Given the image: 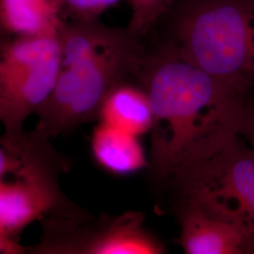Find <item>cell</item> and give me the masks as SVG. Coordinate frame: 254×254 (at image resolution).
Wrapping results in <instances>:
<instances>
[{
    "label": "cell",
    "instance_id": "cell-10",
    "mask_svg": "<svg viewBox=\"0 0 254 254\" xmlns=\"http://www.w3.org/2000/svg\"><path fill=\"white\" fill-rule=\"evenodd\" d=\"M62 16V0H0L1 29L9 36L58 34Z\"/></svg>",
    "mask_w": 254,
    "mask_h": 254
},
{
    "label": "cell",
    "instance_id": "cell-12",
    "mask_svg": "<svg viewBox=\"0 0 254 254\" xmlns=\"http://www.w3.org/2000/svg\"><path fill=\"white\" fill-rule=\"evenodd\" d=\"M132 13L127 27L144 37L154 24L167 13L177 0H128Z\"/></svg>",
    "mask_w": 254,
    "mask_h": 254
},
{
    "label": "cell",
    "instance_id": "cell-14",
    "mask_svg": "<svg viewBox=\"0 0 254 254\" xmlns=\"http://www.w3.org/2000/svg\"><path fill=\"white\" fill-rule=\"evenodd\" d=\"M238 135L254 150V101L248 100L243 109Z\"/></svg>",
    "mask_w": 254,
    "mask_h": 254
},
{
    "label": "cell",
    "instance_id": "cell-6",
    "mask_svg": "<svg viewBox=\"0 0 254 254\" xmlns=\"http://www.w3.org/2000/svg\"><path fill=\"white\" fill-rule=\"evenodd\" d=\"M172 179L183 197L197 200L220 217L254 228V150L241 136Z\"/></svg>",
    "mask_w": 254,
    "mask_h": 254
},
{
    "label": "cell",
    "instance_id": "cell-9",
    "mask_svg": "<svg viewBox=\"0 0 254 254\" xmlns=\"http://www.w3.org/2000/svg\"><path fill=\"white\" fill-rule=\"evenodd\" d=\"M98 119L109 127L140 136L152 130L154 112L146 91L126 80L109 92Z\"/></svg>",
    "mask_w": 254,
    "mask_h": 254
},
{
    "label": "cell",
    "instance_id": "cell-13",
    "mask_svg": "<svg viewBox=\"0 0 254 254\" xmlns=\"http://www.w3.org/2000/svg\"><path fill=\"white\" fill-rule=\"evenodd\" d=\"M121 0H62L63 16L72 21H91L100 18L102 13Z\"/></svg>",
    "mask_w": 254,
    "mask_h": 254
},
{
    "label": "cell",
    "instance_id": "cell-8",
    "mask_svg": "<svg viewBox=\"0 0 254 254\" xmlns=\"http://www.w3.org/2000/svg\"><path fill=\"white\" fill-rule=\"evenodd\" d=\"M177 243L188 254H254V228L220 217L184 197Z\"/></svg>",
    "mask_w": 254,
    "mask_h": 254
},
{
    "label": "cell",
    "instance_id": "cell-5",
    "mask_svg": "<svg viewBox=\"0 0 254 254\" xmlns=\"http://www.w3.org/2000/svg\"><path fill=\"white\" fill-rule=\"evenodd\" d=\"M58 34L16 36L1 44L0 119L4 135L24 132V124L52 95L62 71Z\"/></svg>",
    "mask_w": 254,
    "mask_h": 254
},
{
    "label": "cell",
    "instance_id": "cell-1",
    "mask_svg": "<svg viewBox=\"0 0 254 254\" xmlns=\"http://www.w3.org/2000/svg\"><path fill=\"white\" fill-rule=\"evenodd\" d=\"M154 112L151 164L158 178L208 159L238 135L247 91L192 64L169 40L136 74Z\"/></svg>",
    "mask_w": 254,
    "mask_h": 254
},
{
    "label": "cell",
    "instance_id": "cell-11",
    "mask_svg": "<svg viewBox=\"0 0 254 254\" xmlns=\"http://www.w3.org/2000/svg\"><path fill=\"white\" fill-rule=\"evenodd\" d=\"M139 136L100 123L91 136V152L98 165L115 175H129L149 166Z\"/></svg>",
    "mask_w": 254,
    "mask_h": 254
},
{
    "label": "cell",
    "instance_id": "cell-2",
    "mask_svg": "<svg viewBox=\"0 0 254 254\" xmlns=\"http://www.w3.org/2000/svg\"><path fill=\"white\" fill-rule=\"evenodd\" d=\"M62 71L54 91L38 111L37 129L50 137L98 119L103 102L118 84L136 76L143 63V37L100 19L64 22L58 32Z\"/></svg>",
    "mask_w": 254,
    "mask_h": 254
},
{
    "label": "cell",
    "instance_id": "cell-4",
    "mask_svg": "<svg viewBox=\"0 0 254 254\" xmlns=\"http://www.w3.org/2000/svg\"><path fill=\"white\" fill-rule=\"evenodd\" d=\"M49 137L33 131L9 142L5 150L4 171L0 180V253L19 254L27 249L19 244V236L31 222L46 217L84 218L65 198L59 177L68 169L64 155L58 154Z\"/></svg>",
    "mask_w": 254,
    "mask_h": 254
},
{
    "label": "cell",
    "instance_id": "cell-7",
    "mask_svg": "<svg viewBox=\"0 0 254 254\" xmlns=\"http://www.w3.org/2000/svg\"><path fill=\"white\" fill-rule=\"evenodd\" d=\"M144 215L126 212L90 224L87 217H47L39 245L42 254H160L165 247L144 227Z\"/></svg>",
    "mask_w": 254,
    "mask_h": 254
},
{
    "label": "cell",
    "instance_id": "cell-3",
    "mask_svg": "<svg viewBox=\"0 0 254 254\" xmlns=\"http://www.w3.org/2000/svg\"><path fill=\"white\" fill-rule=\"evenodd\" d=\"M172 38L192 64L222 81L254 86V0H177Z\"/></svg>",
    "mask_w": 254,
    "mask_h": 254
}]
</instances>
